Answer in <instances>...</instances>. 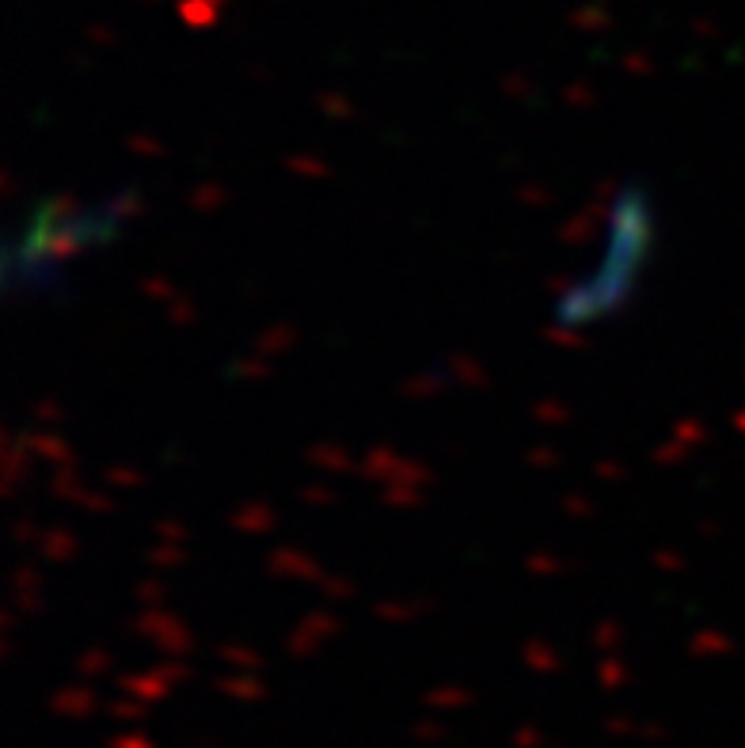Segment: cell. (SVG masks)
Listing matches in <instances>:
<instances>
[{
  "label": "cell",
  "mask_w": 745,
  "mask_h": 748,
  "mask_svg": "<svg viewBox=\"0 0 745 748\" xmlns=\"http://www.w3.org/2000/svg\"><path fill=\"white\" fill-rule=\"evenodd\" d=\"M141 202L133 191L100 194H47L20 209L0 247V285L8 300H47L80 263L119 244L137 217Z\"/></svg>",
  "instance_id": "obj_1"
},
{
  "label": "cell",
  "mask_w": 745,
  "mask_h": 748,
  "mask_svg": "<svg viewBox=\"0 0 745 748\" xmlns=\"http://www.w3.org/2000/svg\"><path fill=\"white\" fill-rule=\"evenodd\" d=\"M659 252V202L643 180H627L612 191L601 236L582 274L559 289L552 327L563 335L598 331L620 319L643 293V281Z\"/></svg>",
  "instance_id": "obj_2"
}]
</instances>
